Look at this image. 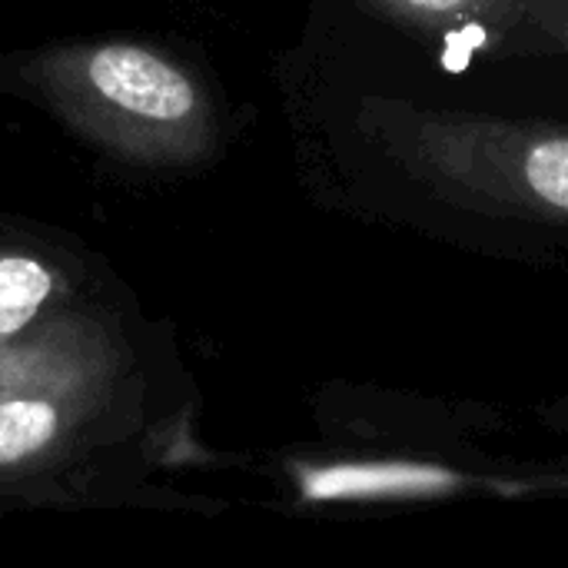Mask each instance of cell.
<instances>
[{
  "instance_id": "6",
  "label": "cell",
  "mask_w": 568,
  "mask_h": 568,
  "mask_svg": "<svg viewBox=\"0 0 568 568\" xmlns=\"http://www.w3.org/2000/svg\"><path fill=\"white\" fill-rule=\"evenodd\" d=\"M303 496L326 499H423L453 493L459 479L449 469L423 463H363V466H323L300 476Z\"/></svg>"
},
{
  "instance_id": "2",
  "label": "cell",
  "mask_w": 568,
  "mask_h": 568,
  "mask_svg": "<svg viewBox=\"0 0 568 568\" xmlns=\"http://www.w3.org/2000/svg\"><path fill=\"white\" fill-rule=\"evenodd\" d=\"M130 409V349L93 303L57 320L0 373V489L77 463Z\"/></svg>"
},
{
  "instance_id": "1",
  "label": "cell",
  "mask_w": 568,
  "mask_h": 568,
  "mask_svg": "<svg viewBox=\"0 0 568 568\" xmlns=\"http://www.w3.org/2000/svg\"><path fill=\"white\" fill-rule=\"evenodd\" d=\"M0 93L50 113L110 163L183 173L220 150L206 80L140 37H77L0 53Z\"/></svg>"
},
{
  "instance_id": "3",
  "label": "cell",
  "mask_w": 568,
  "mask_h": 568,
  "mask_svg": "<svg viewBox=\"0 0 568 568\" xmlns=\"http://www.w3.org/2000/svg\"><path fill=\"white\" fill-rule=\"evenodd\" d=\"M363 130L416 183L473 210L568 223V130L373 100Z\"/></svg>"
},
{
  "instance_id": "5",
  "label": "cell",
  "mask_w": 568,
  "mask_h": 568,
  "mask_svg": "<svg viewBox=\"0 0 568 568\" xmlns=\"http://www.w3.org/2000/svg\"><path fill=\"white\" fill-rule=\"evenodd\" d=\"M80 306H87L83 270L70 250L40 240H0V373Z\"/></svg>"
},
{
  "instance_id": "4",
  "label": "cell",
  "mask_w": 568,
  "mask_h": 568,
  "mask_svg": "<svg viewBox=\"0 0 568 568\" xmlns=\"http://www.w3.org/2000/svg\"><path fill=\"white\" fill-rule=\"evenodd\" d=\"M383 20L489 57L568 50V0H359Z\"/></svg>"
}]
</instances>
